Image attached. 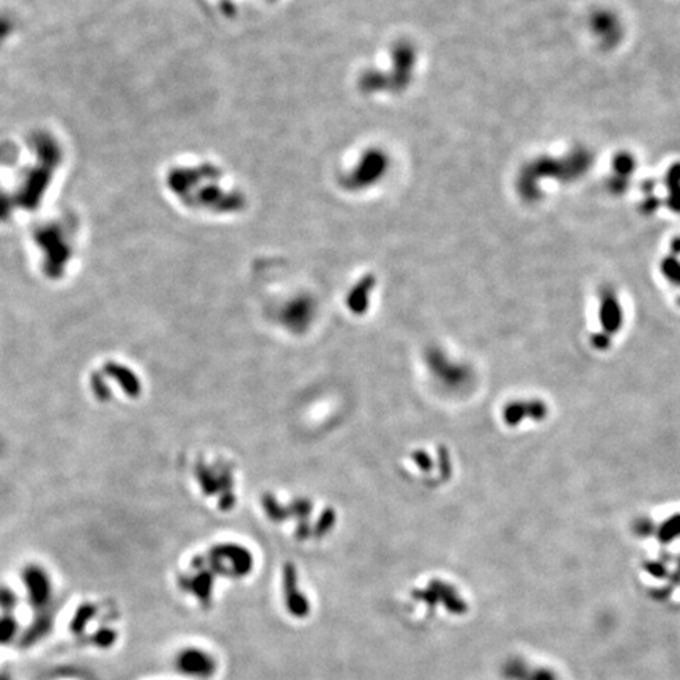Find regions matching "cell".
I'll list each match as a JSON object with an SVG mask.
<instances>
[{
    "instance_id": "7a4b0ae2",
    "label": "cell",
    "mask_w": 680,
    "mask_h": 680,
    "mask_svg": "<svg viewBox=\"0 0 680 680\" xmlns=\"http://www.w3.org/2000/svg\"><path fill=\"white\" fill-rule=\"evenodd\" d=\"M531 680H554V677H553V674L549 672V671L540 670V671H536L534 674H532Z\"/></svg>"
},
{
    "instance_id": "6da1fadb",
    "label": "cell",
    "mask_w": 680,
    "mask_h": 680,
    "mask_svg": "<svg viewBox=\"0 0 680 680\" xmlns=\"http://www.w3.org/2000/svg\"><path fill=\"white\" fill-rule=\"evenodd\" d=\"M390 160L386 150L379 147H361L353 153H348L342 162V167L337 170L339 185L350 192H361V188L366 185L383 183L388 177V170L390 169Z\"/></svg>"
}]
</instances>
